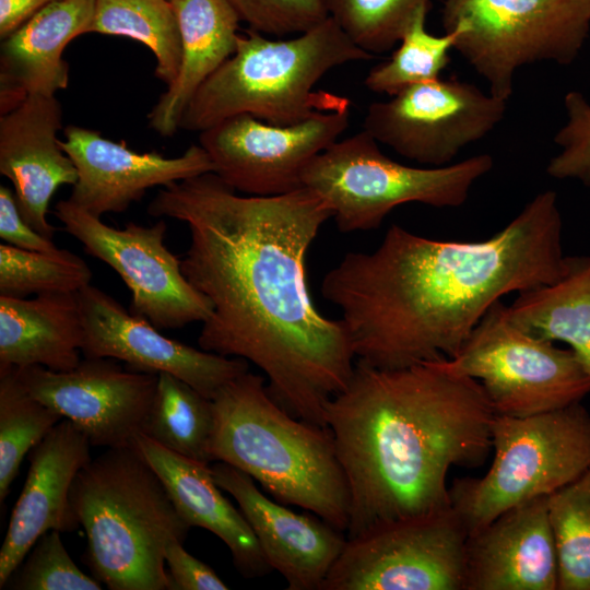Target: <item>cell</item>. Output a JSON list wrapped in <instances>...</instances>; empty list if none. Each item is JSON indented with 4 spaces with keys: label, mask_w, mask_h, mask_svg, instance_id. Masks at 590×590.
Listing matches in <instances>:
<instances>
[{
    "label": "cell",
    "mask_w": 590,
    "mask_h": 590,
    "mask_svg": "<svg viewBox=\"0 0 590 590\" xmlns=\"http://www.w3.org/2000/svg\"><path fill=\"white\" fill-rule=\"evenodd\" d=\"M566 123L554 137L559 152L553 156L546 173L556 179H576L590 186V103L582 93L570 91L564 97Z\"/></svg>",
    "instance_id": "obj_35"
},
{
    "label": "cell",
    "mask_w": 590,
    "mask_h": 590,
    "mask_svg": "<svg viewBox=\"0 0 590 590\" xmlns=\"http://www.w3.org/2000/svg\"><path fill=\"white\" fill-rule=\"evenodd\" d=\"M88 437L62 418L27 455V476L0 550V589L47 531L80 527L70 504L78 472L91 460Z\"/></svg>",
    "instance_id": "obj_19"
},
{
    "label": "cell",
    "mask_w": 590,
    "mask_h": 590,
    "mask_svg": "<svg viewBox=\"0 0 590 590\" xmlns=\"http://www.w3.org/2000/svg\"><path fill=\"white\" fill-rule=\"evenodd\" d=\"M170 1L181 37L179 72L148 114L149 127L162 137L179 129L196 91L235 52L240 22L225 0Z\"/></svg>",
    "instance_id": "obj_24"
},
{
    "label": "cell",
    "mask_w": 590,
    "mask_h": 590,
    "mask_svg": "<svg viewBox=\"0 0 590 590\" xmlns=\"http://www.w3.org/2000/svg\"><path fill=\"white\" fill-rule=\"evenodd\" d=\"M59 531L45 532L13 570L3 589L101 590L102 583L72 560Z\"/></svg>",
    "instance_id": "obj_34"
},
{
    "label": "cell",
    "mask_w": 590,
    "mask_h": 590,
    "mask_svg": "<svg viewBox=\"0 0 590 590\" xmlns=\"http://www.w3.org/2000/svg\"><path fill=\"white\" fill-rule=\"evenodd\" d=\"M517 295L509 321L533 338L567 343L590 373V256L566 257L558 280Z\"/></svg>",
    "instance_id": "obj_26"
},
{
    "label": "cell",
    "mask_w": 590,
    "mask_h": 590,
    "mask_svg": "<svg viewBox=\"0 0 590 590\" xmlns=\"http://www.w3.org/2000/svg\"><path fill=\"white\" fill-rule=\"evenodd\" d=\"M492 444L488 471L449 486L451 508L469 535L521 503L550 496L590 467V412L577 402L524 417L496 414Z\"/></svg>",
    "instance_id": "obj_7"
},
{
    "label": "cell",
    "mask_w": 590,
    "mask_h": 590,
    "mask_svg": "<svg viewBox=\"0 0 590 590\" xmlns=\"http://www.w3.org/2000/svg\"><path fill=\"white\" fill-rule=\"evenodd\" d=\"M250 30L272 36L300 34L328 13L321 0H225Z\"/></svg>",
    "instance_id": "obj_36"
},
{
    "label": "cell",
    "mask_w": 590,
    "mask_h": 590,
    "mask_svg": "<svg viewBox=\"0 0 590 590\" xmlns=\"http://www.w3.org/2000/svg\"><path fill=\"white\" fill-rule=\"evenodd\" d=\"M84 357L122 361L138 371L169 373L213 399L226 384L249 370L248 362L198 350L158 332L145 318L88 284L75 292Z\"/></svg>",
    "instance_id": "obj_16"
},
{
    "label": "cell",
    "mask_w": 590,
    "mask_h": 590,
    "mask_svg": "<svg viewBox=\"0 0 590 590\" xmlns=\"http://www.w3.org/2000/svg\"><path fill=\"white\" fill-rule=\"evenodd\" d=\"M465 590H558L548 496L521 503L469 535Z\"/></svg>",
    "instance_id": "obj_21"
},
{
    "label": "cell",
    "mask_w": 590,
    "mask_h": 590,
    "mask_svg": "<svg viewBox=\"0 0 590 590\" xmlns=\"http://www.w3.org/2000/svg\"><path fill=\"white\" fill-rule=\"evenodd\" d=\"M95 0H55L22 24L0 45V114L35 94L67 88V45L88 33Z\"/></svg>",
    "instance_id": "obj_22"
},
{
    "label": "cell",
    "mask_w": 590,
    "mask_h": 590,
    "mask_svg": "<svg viewBox=\"0 0 590 590\" xmlns=\"http://www.w3.org/2000/svg\"><path fill=\"white\" fill-rule=\"evenodd\" d=\"M557 194L545 190L492 237L448 241L391 225L371 252H350L323 278L358 362L384 369L452 358L502 297L560 278Z\"/></svg>",
    "instance_id": "obj_2"
},
{
    "label": "cell",
    "mask_w": 590,
    "mask_h": 590,
    "mask_svg": "<svg viewBox=\"0 0 590 590\" xmlns=\"http://www.w3.org/2000/svg\"><path fill=\"white\" fill-rule=\"evenodd\" d=\"M148 213L189 228L181 272L212 305L199 347L252 363L284 411L327 426L324 408L355 367L344 323L317 310L307 285L306 255L332 217L328 203L305 187L241 197L205 173L163 187Z\"/></svg>",
    "instance_id": "obj_1"
},
{
    "label": "cell",
    "mask_w": 590,
    "mask_h": 590,
    "mask_svg": "<svg viewBox=\"0 0 590 590\" xmlns=\"http://www.w3.org/2000/svg\"><path fill=\"white\" fill-rule=\"evenodd\" d=\"M213 424L211 399L169 373L158 374L141 433L170 451L210 464Z\"/></svg>",
    "instance_id": "obj_27"
},
{
    "label": "cell",
    "mask_w": 590,
    "mask_h": 590,
    "mask_svg": "<svg viewBox=\"0 0 590 590\" xmlns=\"http://www.w3.org/2000/svg\"><path fill=\"white\" fill-rule=\"evenodd\" d=\"M88 33L138 40L154 54L156 78L169 85L178 75L181 37L170 0H95Z\"/></svg>",
    "instance_id": "obj_28"
},
{
    "label": "cell",
    "mask_w": 590,
    "mask_h": 590,
    "mask_svg": "<svg viewBox=\"0 0 590 590\" xmlns=\"http://www.w3.org/2000/svg\"><path fill=\"white\" fill-rule=\"evenodd\" d=\"M211 400V462L244 471L276 502L346 532L351 494L329 427L284 411L268 393L264 377L249 370Z\"/></svg>",
    "instance_id": "obj_4"
},
{
    "label": "cell",
    "mask_w": 590,
    "mask_h": 590,
    "mask_svg": "<svg viewBox=\"0 0 590 590\" xmlns=\"http://www.w3.org/2000/svg\"><path fill=\"white\" fill-rule=\"evenodd\" d=\"M468 538L451 507L376 526L346 539L320 590H465Z\"/></svg>",
    "instance_id": "obj_11"
},
{
    "label": "cell",
    "mask_w": 590,
    "mask_h": 590,
    "mask_svg": "<svg viewBox=\"0 0 590 590\" xmlns=\"http://www.w3.org/2000/svg\"><path fill=\"white\" fill-rule=\"evenodd\" d=\"M428 8L423 7L415 13L390 59L368 72L364 84L369 91L392 96L410 86L439 79L460 31L453 27L441 36L428 33L425 25Z\"/></svg>",
    "instance_id": "obj_30"
},
{
    "label": "cell",
    "mask_w": 590,
    "mask_h": 590,
    "mask_svg": "<svg viewBox=\"0 0 590 590\" xmlns=\"http://www.w3.org/2000/svg\"><path fill=\"white\" fill-rule=\"evenodd\" d=\"M70 504L96 580L110 590H168L166 546L184 543L191 527L134 444L107 448L84 465Z\"/></svg>",
    "instance_id": "obj_5"
},
{
    "label": "cell",
    "mask_w": 590,
    "mask_h": 590,
    "mask_svg": "<svg viewBox=\"0 0 590 590\" xmlns=\"http://www.w3.org/2000/svg\"><path fill=\"white\" fill-rule=\"evenodd\" d=\"M0 237L5 244L32 251L55 253L60 249L32 228L20 213L14 191L0 186Z\"/></svg>",
    "instance_id": "obj_38"
},
{
    "label": "cell",
    "mask_w": 590,
    "mask_h": 590,
    "mask_svg": "<svg viewBox=\"0 0 590 590\" xmlns=\"http://www.w3.org/2000/svg\"><path fill=\"white\" fill-rule=\"evenodd\" d=\"M62 108L56 95L35 94L0 116V173L9 178L21 215L52 239L49 202L62 185H74L78 170L60 145Z\"/></svg>",
    "instance_id": "obj_20"
},
{
    "label": "cell",
    "mask_w": 590,
    "mask_h": 590,
    "mask_svg": "<svg viewBox=\"0 0 590 590\" xmlns=\"http://www.w3.org/2000/svg\"><path fill=\"white\" fill-rule=\"evenodd\" d=\"M15 368L24 388L70 420L92 447L133 444L155 397L158 374L122 368L115 358L84 357L70 370Z\"/></svg>",
    "instance_id": "obj_15"
},
{
    "label": "cell",
    "mask_w": 590,
    "mask_h": 590,
    "mask_svg": "<svg viewBox=\"0 0 590 590\" xmlns=\"http://www.w3.org/2000/svg\"><path fill=\"white\" fill-rule=\"evenodd\" d=\"M349 120L350 108L318 111L287 126L240 114L201 131L199 144L234 190L276 196L302 188L306 166L338 141Z\"/></svg>",
    "instance_id": "obj_14"
},
{
    "label": "cell",
    "mask_w": 590,
    "mask_h": 590,
    "mask_svg": "<svg viewBox=\"0 0 590 590\" xmlns=\"http://www.w3.org/2000/svg\"><path fill=\"white\" fill-rule=\"evenodd\" d=\"M442 26L458 27L455 49L508 101L528 64L573 63L590 31V0H445Z\"/></svg>",
    "instance_id": "obj_9"
},
{
    "label": "cell",
    "mask_w": 590,
    "mask_h": 590,
    "mask_svg": "<svg viewBox=\"0 0 590 590\" xmlns=\"http://www.w3.org/2000/svg\"><path fill=\"white\" fill-rule=\"evenodd\" d=\"M210 467L215 483L237 502L268 565L283 576L287 590H320L346 543L344 532L269 498L250 475L228 463Z\"/></svg>",
    "instance_id": "obj_18"
},
{
    "label": "cell",
    "mask_w": 590,
    "mask_h": 590,
    "mask_svg": "<svg viewBox=\"0 0 590 590\" xmlns=\"http://www.w3.org/2000/svg\"><path fill=\"white\" fill-rule=\"evenodd\" d=\"M63 135L60 145L78 170L69 200L97 217L126 211L152 187L215 170L200 144L190 145L180 156L166 157L154 151H132L125 142L80 126H67Z\"/></svg>",
    "instance_id": "obj_17"
},
{
    "label": "cell",
    "mask_w": 590,
    "mask_h": 590,
    "mask_svg": "<svg viewBox=\"0 0 590 590\" xmlns=\"http://www.w3.org/2000/svg\"><path fill=\"white\" fill-rule=\"evenodd\" d=\"M86 262L66 249L55 253L0 245V296L26 298L49 292L75 293L91 284Z\"/></svg>",
    "instance_id": "obj_32"
},
{
    "label": "cell",
    "mask_w": 590,
    "mask_h": 590,
    "mask_svg": "<svg viewBox=\"0 0 590 590\" xmlns=\"http://www.w3.org/2000/svg\"><path fill=\"white\" fill-rule=\"evenodd\" d=\"M558 590H590V467L548 496Z\"/></svg>",
    "instance_id": "obj_31"
},
{
    "label": "cell",
    "mask_w": 590,
    "mask_h": 590,
    "mask_svg": "<svg viewBox=\"0 0 590 590\" xmlns=\"http://www.w3.org/2000/svg\"><path fill=\"white\" fill-rule=\"evenodd\" d=\"M506 108L507 101L472 83L437 79L371 103L364 130L408 160L439 167L486 137Z\"/></svg>",
    "instance_id": "obj_13"
},
{
    "label": "cell",
    "mask_w": 590,
    "mask_h": 590,
    "mask_svg": "<svg viewBox=\"0 0 590 590\" xmlns=\"http://www.w3.org/2000/svg\"><path fill=\"white\" fill-rule=\"evenodd\" d=\"M328 16L361 49L374 55L400 42L415 13L432 0H321Z\"/></svg>",
    "instance_id": "obj_33"
},
{
    "label": "cell",
    "mask_w": 590,
    "mask_h": 590,
    "mask_svg": "<svg viewBox=\"0 0 590 590\" xmlns=\"http://www.w3.org/2000/svg\"><path fill=\"white\" fill-rule=\"evenodd\" d=\"M373 57L330 16L290 39L250 30L239 34L235 52L196 91L179 129L201 132L240 114L287 126L318 111L350 108L349 98L314 87L333 68Z\"/></svg>",
    "instance_id": "obj_6"
},
{
    "label": "cell",
    "mask_w": 590,
    "mask_h": 590,
    "mask_svg": "<svg viewBox=\"0 0 590 590\" xmlns=\"http://www.w3.org/2000/svg\"><path fill=\"white\" fill-rule=\"evenodd\" d=\"M133 444L161 477L184 520L221 539L244 578L263 577L272 570L251 527L224 497L209 464L170 451L143 433Z\"/></svg>",
    "instance_id": "obj_23"
},
{
    "label": "cell",
    "mask_w": 590,
    "mask_h": 590,
    "mask_svg": "<svg viewBox=\"0 0 590 590\" xmlns=\"http://www.w3.org/2000/svg\"><path fill=\"white\" fill-rule=\"evenodd\" d=\"M436 362L476 379L498 415L545 413L590 393V373L574 351L517 328L502 300L482 317L456 356Z\"/></svg>",
    "instance_id": "obj_10"
},
{
    "label": "cell",
    "mask_w": 590,
    "mask_h": 590,
    "mask_svg": "<svg viewBox=\"0 0 590 590\" xmlns=\"http://www.w3.org/2000/svg\"><path fill=\"white\" fill-rule=\"evenodd\" d=\"M496 415L482 385L436 361L384 369L356 362L324 408L350 494L346 539L451 507V467L482 465Z\"/></svg>",
    "instance_id": "obj_3"
},
{
    "label": "cell",
    "mask_w": 590,
    "mask_h": 590,
    "mask_svg": "<svg viewBox=\"0 0 590 590\" xmlns=\"http://www.w3.org/2000/svg\"><path fill=\"white\" fill-rule=\"evenodd\" d=\"M54 213L87 255L120 275L132 294V314L157 329L203 322L211 315L210 300L189 283L180 260L164 244V220L150 226L130 222L119 229L69 199L60 200Z\"/></svg>",
    "instance_id": "obj_12"
},
{
    "label": "cell",
    "mask_w": 590,
    "mask_h": 590,
    "mask_svg": "<svg viewBox=\"0 0 590 590\" xmlns=\"http://www.w3.org/2000/svg\"><path fill=\"white\" fill-rule=\"evenodd\" d=\"M52 1L55 0H0L1 40Z\"/></svg>",
    "instance_id": "obj_39"
},
{
    "label": "cell",
    "mask_w": 590,
    "mask_h": 590,
    "mask_svg": "<svg viewBox=\"0 0 590 590\" xmlns=\"http://www.w3.org/2000/svg\"><path fill=\"white\" fill-rule=\"evenodd\" d=\"M180 542H172L165 550L168 567V590H226L227 585L205 563L188 553Z\"/></svg>",
    "instance_id": "obj_37"
},
{
    "label": "cell",
    "mask_w": 590,
    "mask_h": 590,
    "mask_svg": "<svg viewBox=\"0 0 590 590\" xmlns=\"http://www.w3.org/2000/svg\"><path fill=\"white\" fill-rule=\"evenodd\" d=\"M82 335L75 293L0 296V366L73 369L81 361Z\"/></svg>",
    "instance_id": "obj_25"
},
{
    "label": "cell",
    "mask_w": 590,
    "mask_h": 590,
    "mask_svg": "<svg viewBox=\"0 0 590 590\" xmlns=\"http://www.w3.org/2000/svg\"><path fill=\"white\" fill-rule=\"evenodd\" d=\"M493 164L489 154H479L439 167L403 165L385 155L363 130L314 157L303 172L302 187L320 196L337 227L350 233L379 227L389 212L405 203L460 206Z\"/></svg>",
    "instance_id": "obj_8"
},
{
    "label": "cell",
    "mask_w": 590,
    "mask_h": 590,
    "mask_svg": "<svg viewBox=\"0 0 590 590\" xmlns=\"http://www.w3.org/2000/svg\"><path fill=\"white\" fill-rule=\"evenodd\" d=\"M63 417L24 388L12 366H0V504L25 456Z\"/></svg>",
    "instance_id": "obj_29"
}]
</instances>
